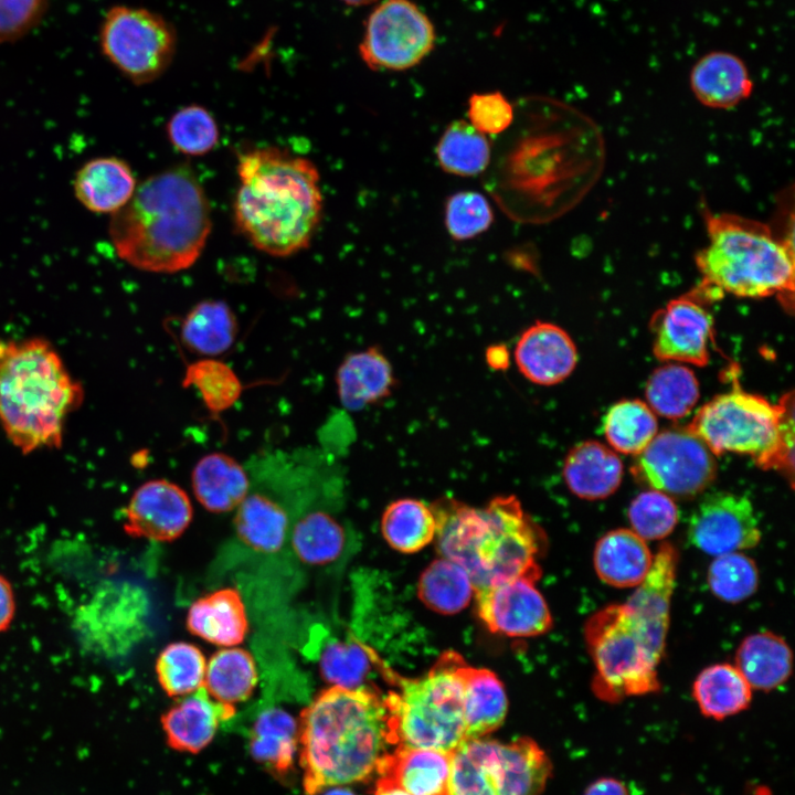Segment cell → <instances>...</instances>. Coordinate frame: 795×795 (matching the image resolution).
I'll return each instance as SVG.
<instances>
[{"instance_id":"14","label":"cell","mask_w":795,"mask_h":795,"mask_svg":"<svg viewBox=\"0 0 795 795\" xmlns=\"http://www.w3.org/2000/svg\"><path fill=\"white\" fill-rule=\"evenodd\" d=\"M687 538L698 550L717 556L756 547L761 529L748 497L716 491L706 496L692 511Z\"/></svg>"},{"instance_id":"30","label":"cell","mask_w":795,"mask_h":795,"mask_svg":"<svg viewBox=\"0 0 795 795\" xmlns=\"http://www.w3.org/2000/svg\"><path fill=\"white\" fill-rule=\"evenodd\" d=\"M198 501L210 512L222 513L240 506L250 489L246 467L224 453L203 456L192 470Z\"/></svg>"},{"instance_id":"15","label":"cell","mask_w":795,"mask_h":795,"mask_svg":"<svg viewBox=\"0 0 795 795\" xmlns=\"http://www.w3.org/2000/svg\"><path fill=\"white\" fill-rule=\"evenodd\" d=\"M698 288L671 299L654 317V354L664 361L708 364L713 342V317Z\"/></svg>"},{"instance_id":"9","label":"cell","mask_w":795,"mask_h":795,"mask_svg":"<svg viewBox=\"0 0 795 795\" xmlns=\"http://www.w3.org/2000/svg\"><path fill=\"white\" fill-rule=\"evenodd\" d=\"M584 639L595 667L593 689L601 699L618 701L659 689L661 656L625 603L594 613L585 623Z\"/></svg>"},{"instance_id":"12","label":"cell","mask_w":795,"mask_h":795,"mask_svg":"<svg viewBox=\"0 0 795 795\" xmlns=\"http://www.w3.org/2000/svg\"><path fill=\"white\" fill-rule=\"evenodd\" d=\"M435 29L411 0H383L370 13L359 45L362 61L374 71H405L434 49Z\"/></svg>"},{"instance_id":"20","label":"cell","mask_w":795,"mask_h":795,"mask_svg":"<svg viewBox=\"0 0 795 795\" xmlns=\"http://www.w3.org/2000/svg\"><path fill=\"white\" fill-rule=\"evenodd\" d=\"M513 358L519 372L538 385H555L575 369L579 354L571 336L560 326L536 321L519 336Z\"/></svg>"},{"instance_id":"6","label":"cell","mask_w":795,"mask_h":795,"mask_svg":"<svg viewBox=\"0 0 795 795\" xmlns=\"http://www.w3.org/2000/svg\"><path fill=\"white\" fill-rule=\"evenodd\" d=\"M707 244L695 255L698 286L711 300L778 296L793 303L794 242L771 225L735 213L706 209Z\"/></svg>"},{"instance_id":"45","label":"cell","mask_w":795,"mask_h":795,"mask_svg":"<svg viewBox=\"0 0 795 795\" xmlns=\"http://www.w3.org/2000/svg\"><path fill=\"white\" fill-rule=\"evenodd\" d=\"M711 593L722 602L740 603L751 597L759 586L755 562L742 552L717 555L707 572Z\"/></svg>"},{"instance_id":"11","label":"cell","mask_w":795,"mask_h":795,"mask_svg":"<svg viewBox=\"0 0 795 795\" xmlns=\"http://www.w3.org/2000/svg\"><path fill=\"white\" fill-rule=\"evenodd\" d=\"M100 41L106 56L136 84L158 78L176 49L174 32L161 17L128 7L109 10Z\"/></svg>"},{"instance_id":"32","label":"cell","mask_w":795,"mask_h":795,"mask_svg":"<svg viewBox=\"0 0 795 795\" xmlns=\"http://www.w3.org/2000/svg\"><path fill=\"white\" fill-rule=\"evenodd\" d=\"M463 675L466 740L485 738L506 718L508 699L505 687L495 672L467 662Z\"/></svg>"},{"instance_id":"13","label":"cell","mask_w":795,"mask_h":795,"mask_svg":"<svg viewBox=\"0 0 795 795\" xmlns=\"http://www.w3.org/2000/svg\"><path fill=\"white\" fill-rule=\"evenodd\" d=\"M714 454L692 431L666 430L657 433L637 455L635 475L650 489L670 497H692L714 479Z\"/></svg>"},{"instance_id":"8","label":"cell","mask_w":795,"mask_h":795,"mask_svg":"<svg viewBox=\"0 0 795 795\" xmlns=\"http://www.w3.org/2000/svg\"><path fill=\"white\" fill-rule=\"evenodd\" d=\"M793 398L774 404L733 389L701 406L688 428L714 454L751 456L762 468L793 470Z\"/></svg>"},{"instance_id":"28","label":"cell","mask_w":795,"mask_h":795,"mask_svg":"<svg viewBox=\"0 0 795 795\" xmlns=\"http://www.w3.org/2000/svg\"><path fill=\"white\" fill-rule=\"evenodd\" d=\"M187 628L218 646L241 644L246 636L248 621L240 592L225 587L198 598L189 608Z\"/></svg>"},{"instance_id":"18","label":"cell","mask_w":795,"mask_h":795,"mask_svg":"<svg viewBox=\"0 0 795 795\" xmlns=\"http://www.w3.org/2000/svg\"><path fill=\"white\" fill-rule=\"evenodd\" d=\"M250 489L236 508L234 527L239 538L250 548L273 553L284 543L288 528V512L276 496L275 481L265 454L251 459L246 466Z\"/></svg>"},{"instance_id":"22","label":"cell","mask_w":795,"mask_h":795,"mask_svg":"<svg viewBox=\"0 0 795 795\" xmlns=\"http://www.w3.org/2000/svg\"><path fill=\"white\" fill-rule=\"evenodd\" d=\"M234 713V706L214 700L202 686L168 709L161 725L173 750L198 753L213 740L220 722Z\"/></svg>"},{"instance_id":"27","label":"cell","mask_w":795,"mask_h":795,"mask_svg":"<svg viewBox=\"0 0 795 795\" xmlns=\"http://www.w3.org/2000/svg\"><path fill=\"white\" fill-rule=\"evenodd\" d=\"M562 476L575 496L603 499L619 487L623 463L615 452L596 441L576 444L566 454Z\"/></svg>"},{"instance_id":"23","label":"cell","mask_w":795,"mask_h":795,"mask_svg":"<svg viewBox=\"0 0 795 795\" xmlns=\"http://www.w3.org/2000/svg\"><path fill=\"white\" fill-rule=\"evenodd\" d=\"M336 384L342 406L360 411L389 398L396 386L393 367L377 347L348 354L339 365Z\"/></svg>"},{"instance_id":"54","label":"cell","mask_w":795,"mask_h":795,"mask_svg":"<svg viewBox=\"0 0 795 795\" xmlns=\"http://www.w3.org/2000/svg\"><path fill=\"white\" fill-rule=\"evenodd\" d=\"M486 362L494 370H506L510 364V353L506 346L494 344L486 350Z\"/></svg>"},{"instance_id":"26","label":"cell","mask_w":795,"mask_h":795,"mask_svg":"<svg viewBox=\"0 0 795 795\" xmlns=\"http://www.w3.org/2000/svg\"><path fill=\"white\" fill-rule=\"evenodd\" d=\"M73 188L75 197L88 211L114 214L132 197L136 178L125 160L99 157L77 170Z\"/></svg>"},{"instance_id":"3","label":"cell","mask_w":795,"mask_h":795,"mask_svg":"<svg viewBox=\"0 0 795 795\" xmlns=\"http://www.w3.org/2000/svg\"><path fill=\"white\" fill-rule=\"evenodd\" d=\"M391 744L384 697L368 686L322 690L298 722L306 795L368 778Z\"/></svg>"},{"instance_id":"33","label":"cell","mask_w":795,"mask_h":795,"mask_svg":"<svg viewBox=\"0 0 795 795\" xmlns=\"http://www.w3.org/2000/svg\"><path fill=\"white\" fill-rule=\"evenodd\" d=\"M752 688L731 664H714L702 669L692 685V697L700 712L723 720L745 710L752 701Z\"/></svg>"},{"instance_id":"35","label":"cell","mask_w":795,"mask_h":795,"mask_svg":"<svg viewBox=\"0 0 795 795\" xmlns=\"http://www.w3.org/2000/svg\"><path fill=\"white\" fill-rule=\"evenodd\" d=\"M237 321L232 309L222 300L198 303L184 317L181 339L194 353L218 356L233 344Z\"/></svg>"},{"instance_id":"31","label":"cell","mask_w":795,"mask_h":795,"mask_svg":"<svg viewBox=\"0 0 795 795\" xmlns=\"http://www.w3.org/2000/svg\"><path fill=\"white\" fill-rule=\"evenodd\" d=\"M734 666L752 690L771 691L788 680L793 653L783 637L772 632L754 633L741 642Z\"/></svg>"},{"instance_id":"40","label":"cell","mask_w":795,"mask_h":795,"mask_svg":"<svg viewBox=\"0 0 795 795\" xmlns=\"http://www.w3.org/2000/svg\"><path fill=\"white\" fill-rule=\"evenodd\" d=\"M645 394L647 404L655 414L667 418H680L693 409L700 389L695 373L689 368L679 363H668L650 374Z\"/></svg>"},{"instance_id":"5","label":"cell","mask_w":795,"mask_h":795,"mask_svg":"<svg viewBox=\"0 0 795 795\" xmlns=\"http://www.w3.org/2000/svg\"><path fill=\"white\" fill-rule=\"evenodd\" d=\"M84 391L43 338L0 340V426L22 454L60 448Z\"/></svg>"},{"instance_id":"50","label":"cell","mask_w":795,"mask_h":795,"mask_svg":"<svg viewBox=\"0 0 795 795\" xmlns=\"http://www.w3.org/2000/svg\"><path fill=\"white\" fill-rule=\"evenodd\" d=\"M468 121L484 135H500L515 119V108L500 92L475 93L468 98Z\"/></svg>"},{"instance_id":"1","label":"cell","mask_w":795,"mask_h":795,"mask_svg":"<svg viewBox=\"0 0 795 795\" xmlns=\"http://www.w3.org/2000/svg\"><path fill=\"white\" fill-rule=\"evenodd\" d=\"M204 189L187 166L147 178L112 214L109 236L120 258L145 272L170 274L192 266L211 232Z\"/></svg>"},{"instance_id":"46","label":"cell","mask_w":795,"mask_h":795,"mask_svg":"<svg viewBox=\"0 0 795 795\" xmlns=\"http://www.w3.org/2000/svg\"><path fill=\"white\" fill-rule=\"evenodd\" d=\"M171 145L189 156H202L210 152L219 142V127L209 110L199 105H190L174 113L167 125Z\"/></svg>"},{"instance_id":"7","label":"cell","mask_w":795,"mask_h":795,"mask_svg":"<svg viewBox=\"0 0 795 795\" xmlns=\"http://www.w3.org/2000/svg\"><path fill=\"white\" fill-rule=\"evenodd\" d=\"M465 665L459 654L447 651L423 676L406 678L381 664L398 688L384 697L391 744L453 753L466 740Z\"/></svg>"},{"instance_id":"56","label":"cell","mask_w":795,"mask_h":795,"mask_svg":"<svg viewBox=\"0 0 795 795\" xmlns=\"http://www.w3.org/2000/svg\"><path fill=\"white\" fill-rule=\"evenodd\" d=\"M321 795H358L352 789L343 786H332L324 789Z\"/></svg>"},{"instance_id":"2","label":"cell","mask_w":795,"mask_h":795,"mask_svg":"<svg viewBox=\"0 0 795 795\" xmlns=\"http://www.w3.org/2000/svg\"><path fill=\"white\" fill-rule=\"evenodd\" d=\"M240 187L234 223L257 250L277 257L307 248L322 215L317 167L277 147L248 149L237 156Z\"/></svg>"},{"instance_id":"53","label":"cell","mask_w":795,"mask_h":795,"mask_svg":"<svg viewBox=\"0 0 795 795\" xmlns=\"http://www.w3.org/2000/svg\"><path fill=\"white\" fill-rule=\"evenodd\" d=\"M583 795H629V792L623 782L603 777L590 784Z\"/></svg>"},{"instance_id":"44","label":"cell","mask_w":795,"mask_h":795,"mask_svg":"<svg viewBox=\"0 0 795 795\" xmlns=\"http://www.w3.org/2000/svg\"><path fill=\"white\" fill-rule=\"evenodd\" d=\"M377 654L367 645L356 640H332L319 657L321 677L332 686L359 688L364 685Z\"/></svg>"},{"instance_id":"17","label":"cell","mask_w":795,"mask_h":795,"mask_svg":"<svg viewBox=\"0 0 795 795\" xmlns=\"http://www.w3.org/2000/svg\"><path fill=\"white\" fill-rule=\"evenodd\" d=\"M140 593L124 584H106L82 604L74 619V628L88 650L110 655L136 635ZM134 638V636H132Z\"/></svg>"},{"instance_id":"42","label":"cell","mask_w":795,"mask_h":795,"mask_svg":"<svg viewBox=\"0 0 795 795\" xmlns=\"http://www.w3.org/2000/svg\"><path fill=\"white\" fill-rule=\"evenodd\" d=\"M344 539L341 524L320 509L305 513L295 523L292 534L295 553L304 563L311 565L336 560L343 550Z\"/></svg>"},{"instance_id":"57","label":"cell","mask_w":795,"mask_h":795,"mask_svg":"<svg viewBox=\"0 0 795 795\" xmlns=\"http://www.w3.org/2000/svg\"><path fill=\"white\" fill-rule=\"evenodd\" d=\"M344 3L350 6H365L370 4L377 0H342Z\"/></svg>"},{"instance_id":"37","label":"cell","mask_w":795,"mask_h":795,"mask_svg":"<svg viewBox=\"0 0 795 795\" xmlns=\"http://www.w3.org/2000/svg\"><path fill=\"white\" fill-rule=\"evenodd\" d=\"M257 683L252 655L237 647L218 650L205 667L203 687L216 701L234 706L247 700Z\"/></svg>"},{"instance_id":"4","label":"cell","mask_w":795,"mask_h":795,"mask_svg":"<svg viewBox=\"0 0 795 795\" xmlns=\"http://www.w3.org/2000/svg\"><path fill=\"white\" fill-rule=\"evenodd\" d=\"M431 507L439 555L459 564L475 591L519 576L539 579V530L517 497L497 496L485 507L442 498Z\"/></svg>"},{"instance_id":"39","label":"cell","mask_w":795,"mask_h":795,"mask_svg":"<svg viewBox=\"0 0 795 795\" xmlns=\"http://www.w3.org/2000/svg\"><path fill=\"white\" fill-rule=\"evenodd\" d=\"M435 153L441 168L447 173L476 177L489 166L491 146L486 135L469 121L458 119L445 128Z\"/></svg>"},{"instance_id":"10","label":"cell","mask_w":795,"mask_h":795,"mask_svg":"<svg viewBox=\"0 0 795 795\" xmlns=\"http://www.w3.org/2000/svg\"><path fill=\"white\" fill-rule=\"evenodd\" d=\"M552 773L530 738L465 740L452 755L449 795H540Z\"/></svg>"},{"instance_id":"16","label":"cell","mask_w":795,"mask_h":795,"mask_svg":"<svg viewBox=\"0 0 795 795\" xmlns=\"http://www.w3.org/2000/svg\"><path fill=\"white\" fill-rule=\"evenodd\" d=\"M534 583L519 576L475 591L478 617L490 632L508 637L545 634L552 627V615Z\"/></svg>"},{"instance_id":"47","label":"cell","mask_w":795,"mask_h":795,"mask_svg":"<svg viewBox=\"0 0 795 795\" xmlns=\"http://www.w3.org/2000/svg\"><path fill=\"white\" fill-rule=\"evenodd\" d=\"M627 518L630 530L645 541L662 540L676 528L679 509L670 496L649 489L632 500Z\"/></svg>"},{"instance_id":"43","label":"cell","mask_w":795,"mask_h":795,"mask_svg":"<svg viewBox=\"0 0 795 795\" xmlns=\"http://www.w3.org/2000/svg\"><path fill=\"white\" fill-rule=\"evenodd\" d=\"M206 661L194 645L177 642L167 645L156 660V674L162 690L170 697H183L201 688Z\"/></svg>"},{"instance_id":"38","label":"cell","mask_w":795,"mask_h":795,"mask_svg":"<svg viewBox=\"0 0 795 795\" xmlns=\"http://www.w3.org/2000/svg\"><path fill=\"white\" fill-rule=\"evenodd\" d=\"M475 589L467 572L456 562L441 556L422 572L417 596L430 610L452 615L465 610Z\"/></svg>"},{"instance_id":"36","label":"cell","mask_w":795,"mask_h":795,"mask_svg":"<svg viewBox=\"0 0 795 795\" xmlns=\"http://www.w3.org/2000/svg\"><path fill=\"white\" fill-rule=\"evenodd\" d=\"M380 528L392 549L415 553L435 539L436 520L431 506L418 499L401 498L386 506Z\"/></svg>"},{"instance_id":"41","label":"cell","mask_w":795,"mask_h":795,"mask_svg":"<svg viewBox=\"0 0 795 795\" xmlns=\"http://www.w3.org/2000/svg\"><path fill=\"white\" fill-rule=\"evenodd\" d=\"M608 444L624 454L638 455L656 436V414L647 403L623 400L612 405L603 418Z\"/></svg>"},{"instance_id":"51","label":"cell","mask_w":795,"mask_h":795,"mask_svg":"<svg viewBox=\"0 0 795 795\" xmlns=\"http://www.w3.org/2000/svg\"><path fill=\"white\" fill-rule=\"evenodd\" d=\"M45 0H0V43L24 34L40 18Z\"/></svg>"},{"instance_id":"19","label":"cell","mask_w":795,"mask_h":795,"mask_svg":"<svg viewBox=\"0 0 795 795\" xmlns=\"http://www.w3.org/2000/svg\"><path fill=\"white\" fill-rule=\"evenodd\" d=\"M192 505L187 492L167 479L140 485L124 510V530L132 538L172 541L192 520Z\"/></svg>"},{"instance_id":"29","label":"cell","mask_w":795,"mask_h":795,"mask_svg":"<svg viewBox=\"0 0 795 795\" xmlns=\"http://www.w3.org/2000/svg\"><path fill=\"white\" fill-rule=\"evenodd\" d=\"M654 555L633 530L608 531L596 542L593 565L600 580L614 587H635L647 575Z\"/></svg>"},{"instance_id":"48","label":"cell","mask_w":795,"mask_h":795,"mask_svg":"<svg viewBox=\"0 0 795 795\" xmlns=\"http://www.w3.org/2000/svg\"><path fill=\"white\" fill-rule=\"evenodd\" d=\"M494 222L486 197L476 191H460L445 204V226L452 239L465 241L487 231Z\"/></svg>"},{"instance_id":"24","label":"cell","mask_w":795,"mask_h":795,"mask_svg":"<svg viewBox=\"0 0 795 795\" xmlns=\"http://www.w3.org/2000/svg\"><path fill=\"white\" fill-rule=\"evenodd\" d=\"M453 753L396 746L380 760L377 773L411 795H449Z\"/></svg>"},{"instance_id":"34","label":"cell","mask_w":795,"mask_h":795,"mask_svg":"<svg viewBox=\"0 0 795 795\" xmlns=\"http://www.w3.org/2000/svg\"><path fill=\"white\" fill-rule=\"evenodd\" d=\"M248 749L255 761L275 774H286L298 750L297 721L284 709H265L252 727Z\"/></svg>"},{"instance_id":"55","label":"cell","mask_w":795,"mask_h":795,"mask_svg":"<svg viewBox=\"0 0 795 795\" xmlns=\"http://www.w3.org/2000/svg\"><path fill=\"white\" fill-rule=\"evenodd\" d=\"M374 795H411V794L407 793L406 791H404L399 785H396L391 780L380 776L377 782V785H375Z\"/></svg>"},{"instance_id":"21","label":"cell","mask_w":795,"mask_h":795,"mask_svg":"<svg viewBox=\"0 0 795 795\" xmlns=\"http://www.w3.org/2000/svg\"><path fill=\"white\" fill-rule=\"evenodd\" d=\"M677 565V550L671 543L664 542L654 554L647 575L625 602L660 655L665 653L669 629Z\"/></svg>"},{"instance_id":"25","label":"cell","mask_w":795,"mask_h":795,"mask_svg":"<svg viewBox=\"0 0 795 795\" xmlns=\"http://www.w3.org/2000/svg\"><path fill=\"white\" fill-rule=\"evenodd\" d=\"M690 87L706 107L730 109L751 95L753 83L745 64L738 56L712 52L692 67Z\"/></svg>"},{"instance_id":"52","label":"cell","mask_w":795,"mask_h":795,"mask_svg":"<svg viewBox=\"0 0 795 795\" xmlns=\"http://www.w3.org/2000/svg\"><path fill=\"white\" fill-rule=\"evenodd\" d=\"M17 611L14 590L10 581L0 574V633L12 624Z\"/></svg>"},{"instance_id":"49","label":"cell","mask_w":795,"mask_h":795,"mask_svg":"<svg viewBox=\"0 0 795 795\" xmlns=\"http://www.w3.org/2000/svg\"><path fill=\"white\" fill-rule=\"evenodd\" d=\"M201 392L212 410L230 406L240 394V382L230 368L213 360H204L190 367L186 378Z\"/></svg>"}]
</instances>
